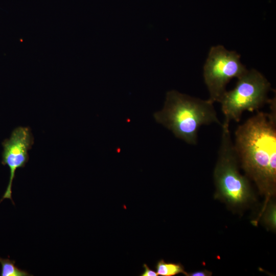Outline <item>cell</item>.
Listing matches in <instances>:
<instances>
[{"mask_svg":"<svg viewBox=\"0 0 276 276\" xmlns=\"http://www.w3.org/2000/svg\"><path fill=\"white\" fill-rule=\"evenodd\" d=\"M269 112L258 111L235 133V150L246 176L256 183L265 203L276 190V101Z\"/></svg>","mask_w":276,"mask_h":276,"instance_id":"cell-1","label":"cell"},{"mask_svg":"<svg viewBox=\"0 0 276 276\" xmlns=\"http://www.w3.org/2000/svg\"><path fill=\"white\" fill-rule=\"evenodd\" d=\"M229 124L222 123V133L214 180L217 193L228 203H245L251 195L247 178L238 169V159L232 142Z\"/></svg>","mask_w":276,"mask_h":276,"instance_id":"cell-3","label":"cell"},{"mask_svg":"<svg viewBox=\"0 0 276 276\" xmlns=\"http://www.w3.org/2000/svg\"><path fill=\"white\" fill-rule=\"evenodd\" d=\"M247 70L240 61V55L223 45L211 47L203 67L204 81L210 94L209 100L220 102L231 79L238 78Z\"/></svg>","mask_w":276,"mask_h":276,"instance_id":"cell-5","label":"cell"},{"mask_svg":"<svg viewBox=\"0 0 276 276\" xmlns=\"http://www.w3.org/2000/svg\"><path fill=\"white\" fill-rule=\"evenodd\" d=\"M1 276H32L28 271L22 270L15 265V261L9 258L0 257Z\"/></svg>","mask_w":276,"mask_h":276,"instance_id":"cell-8","label":"cell"},{"mask_svg":"<svg viewBox=\"0 0 276 276\" xmlns=\"http://www.w3.org/2000/svg\"><path fill=\"white\" fill-rule=\"evenodd\" d=\"M155 269L157 274L160 276H174L179 273L187 274L180 263H166L163 259L156 263Z\"/></svg>","mask_w":276,"mask_h":276,"instance_id":"cell-7","label":"cell"},{"mask_svg":"<svg viewBox=\"0 0 276 276\" xmlns=\"http://www.w3.org/2000/svg\"><path fill=\"white\" fill-rule=\"evenodd\" d=\"M34 144V137L29 127L19 126L12 132L9 139L2 142L3 150L2 164L10 170V176L6 190L0 199H9L15 205L12 198V187L16 171L25 167L29 160V151Z\"/></svg>","mask_w":276,"mask_h":276,"instance_id":"cell-6","label":"cell"},{"mask_svg":"<svg viewBox=\"0 0 276 276\" xmlns=\"http://www.w3.org/2000/svg\"><path fill=\"white\" fill-rule=\"evenodd\" d=\"M270 88V83L262 73L255 69L247 70L238 78L233 89L226 90L219 102L224 116L223 123L238 122L243 112L258 110L268 103Z\"/></svg>","mask_w":276,"mask_h":276,"instance_id":"cell-4","label":"cell"},{"mask_svg":"<svg viewBox=\"0 0 276 276\" xmlns=\"http://www.w3.org/2000/svg\"><path fill=\"white\" fill-rule=\"evenodd\" d=\"M275 205H269L264 216V221L266 224L272 229L275 228Z\"/></svg>","mask_w":276,"mask_h":276,"instance_id":"cell-9","label":"cell"},{"mask_svg":"<svg viewBox=\"0 0 276 276\" xmlns=\"http://www.w3.org/2000/svg\"><path fill=\"white\" fill-rule=\"evenodd\" d=\"M212 272L207 270H199L191 273H187V276H209L212 275Z\"/></svg>","mask_w":276,"mask_h":276,"instance_id":"cell-11","label":"cell"},{"mask_svg":"<svg viewBox=\"0 0 276 276\" xmlns=\"http://www.w3.org/2000/svg\"><path fill=\"white\" fill-rule=\"evenodd\" d=\"M214 103L172 90L167 92L163 108L153 114L155 121L174 135L191 145H196L198 131L203 125L221 126Z\"/></svg>","mask_w":276,"mask_h":276,"instance_id":"cell-2","label":"cell"},{"mask_svg":"<svg viewBox=\"0 0 276 276\" xmlns=\"http://www.w3.org/2000/svg\"><path fill=\"white\" fill-rule=\"evenodd\" d=\"M144 271L140 275L141 276H158L156 272L151 269L146 264H143Z\"/></svg>","mask_w":276,"mask_h":276,"instance_id":"cell-10","label":"cell"}]
</instances>
